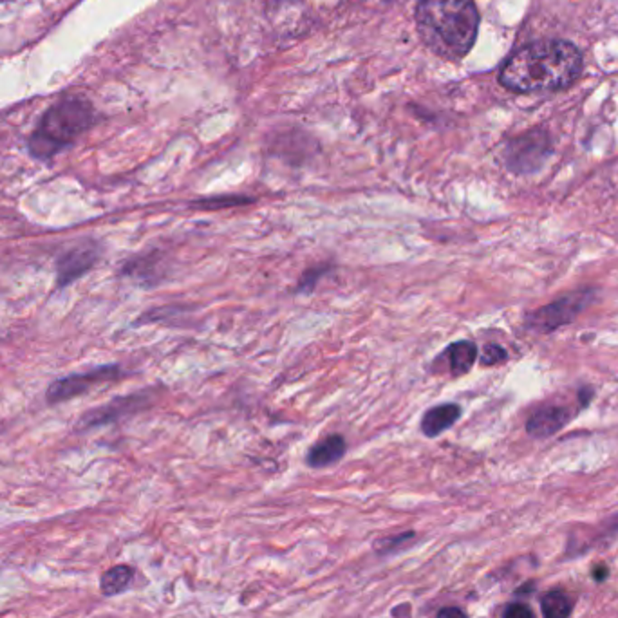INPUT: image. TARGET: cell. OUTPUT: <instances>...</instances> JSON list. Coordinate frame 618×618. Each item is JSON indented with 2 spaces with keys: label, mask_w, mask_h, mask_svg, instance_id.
Segmentation results:
<instances>
[{
  "label": "cell",
  "mask_w": 618,
  "mask_h": 618,
  "mask_svg": "<svg viewBox=\"0 0 618 618\" xmlns=\"http://www.w3.org/2000/svg\"><path fill=\"white\" fill-rule=\"evenodd\" d=\"M552 139L545 130H530L514 138L505 152V165L516 176H530L539 172L552 156Z\"/></svg>",
  "instance_id": "obj_5"
},
{
  "label": "cell",
  "mask_w": 618,
  "mask_h": 618,
  "mask_svg": "<svg viewBox=\"0 0 618 618\" xmlns=\"http://www.w3.org/2000/svg\"><path fill=\"white\" fill-rule=\"evenodd\" d=\"M100 255L101 246L92 239L80 241L78 244L71 246L56 261V288L63 290L65 286L85 275L89 270H92Z\"/></svg>",
  "instance_id": "obj_8"
},
{
  "label": "cell",
  "mask_w": 618,
  "mask_h": 618,
  "mask_svg": "<svg viewBox=\"0 0 618 618\" xmlns=\"http://www.w3.org/2000/svg\"><path fill=\"white\" fill-rule=\"evenodd\" d=\"M541 610L545 618H570L574 612V603L565 592L554 590L543 597Z\"/></svg>",
  "instance_id": "obj_15"
},
{
  "label": "cell",
  "mask_w": 618,
  "mask_h": 618,
  "mask_svg": "<svg viewBox=\"0 0 618 618\" xmlns=\"http://www.w3.org/2000/svg\"><path fill=\"white\" fill-rule=\"evenodd\" d=\"M152 391H139L125 396H118L109 404L90 409L78 420V431H90L96 427H105L109 423L119 422L127 416H132L152 404Z\"/></svg>",
  "instance_id": "obj_7"
},
{
  "label": "cell",
  "mask_w": 618,
  "mask_h": 618,
  "mask_svg": "<svg viewBox=\"0 0 618 618\" xmlns=\"http://www.w3.org/2000/svg\"><path fill=\"white\" fill-rule=\"evenodd\" d=\"M503 618H536V615L527 604H510Z\"/></svg>",
  "instance_id": "obj_20"
},
{
  "label": "cell",
  "mask_w": 618,
  "mask_h": 618,
  "mask_svg": "<svg viewBox=\"0 0 618 618\" xmlns=\"http://www.w3.org/2000/svg\"><path fill=\"white\" fill-rule=\"evenodd\" d=\"M125 373L118 364H109V366H101L85 373H74V375H67L63 378L54 380L45 393L47 404L54 405V404H63L69 402L72 398H78L83 393H89L90 389L103 385V384H110L116 382L119 378H123Z\"/></svg>",
  "instance_id": "obj_6"
},
{
  "label": "cell",
  "mask_w": 618,
  "mask_h": 618,
  "mask_svg": "<svg viewBox=\"0 0 618 618\" xmlns=\"http://www.w3.org/2000/svg\"><path fill=\"white\" fill-rule=\"evenodd\" d=\"M592 575H594V579H595L597 583H603V581L608 579L610 570H608V566H604V565H597V566L592 570Z\"/></svg>",
  "instance_id": "obj_22"
},
{
  "label": "cell",
  "mask_w": 618,
  "mask_h": 618,
  "mask_svg": "<svg viewBox=\"0 0 618 618\" xmlns=\"http://www.w3.org/2000/svg\"><path fill=\"white\" fill-rule=\"evenodd\" d=\"M413 539H414V532H404V534H398V536L382 537V539L375 541L373 548L380 556H389V554H395L398 547H405Z\"/></svg>",
  "instance_id": "obj_18"
},
{
  "label": "cell",
  "mask_w": 618,
  "mask_h": 618,
  "mask_svg": "<svg viewBox=\"0 0 618 618\" xmlns=\"http://www.w3.org/2000/svg\"><path fill=\"white\" fill-rule=\"evenodd\" d=\"M438 618H469L467 617V613L463 612V610H460V608H443V610H440V613H438Z\"/></svg>",
  "instance_id": "obj_21"
},
{
  "label": "cell",
  "mask_w": 618,
  "mask_h": 618,
  "mask_svg": "<svg viewBox=\"0 0 618 618\" xmlns=\"http://www.w3.org/2000/svg\"><path fill=\"white\" fill-rule=\"evenodd\" d=\"M132 579H134V570L130 566L127 565L112 566L100 577V592L105 597L121 595L132 585Z\"/></svg>",
  "instance_id": "obj_14"
},
{
  "label": "cell",
  "mask_w": 618,
  "mask_h": 618,
  "mask_svg": "<svg viewBox=\"0 0 618 618\" xmlns=\"http://www.w3.org/2000/svg\"><path fill=\"white\" fill-rule=\"evenodd\" d=\"M575 413L566 405H547L536 411L527 422V433L536 440H545L563 431Z\"/></svg>",
  "instance_id": "obj_10"
},
{
  "label": "cell",
  "mask_w": 618,
  "mask_h": 618,
  "mask_svg": "<svg viewBox=\"0 0 618 618\" xmlns=\"http://www.w3.org/2000/svg\"><path fill=\"white\" fill-rule=\"evenodd\" d=\"M119 273L143 288H154L166 277V261L161 250L138 253L121 264Z\"/></svg>",
  "instance_id": "obj_9"
},
{
  "label": "cell",
  "mask_w": 618,
  "mask_h": 618,
  "mask_svg": "<svg viewBox=\"0 0 618 618\" xmlns=\"http://www.w3.org/2000/svg\"><path fill=\"white\" fill-rule=\"evenodd\" d=\"M509 360V353L499 344H487L483 347V353L480 355V362L483 367H496Z\"/></svg>",
  "instance_id": "obj_19"
},
{
  "label": "cell",
  "mask_w": 618,
  "mask_h": 618,
  "mask_svg": "<svg viewBox=\"0 0 618 618\" xmlns=\"http://www.w3.org/2000/svg\"><path fill=\"white\" fill-rule=\"evenodd\" d=\"M583 69L581 51L565 40L530 43L510 56L499 81L514 92L559 90L572 85Z\"/></svg>",
  "instance_id": "obj_1"
},
{
  "label": "cell",
  "mask_w": 618,
  "mask_h": 618,
  "mask_svg": "<svg viewBox=\"0 0 618 618\" xmlns=\"http://www.w3.org/2000/svg\"><path fill=\"white\" fill-rule=\"evenodd\" d=\"M595 299L597 291L594 288H583L566 293L561 299L530 311L525 317V328L537 335H550L565 326H570L586 308L595 302Z\"/></svg>",
  "instance_id": "obj_4"
},
{
  "label": "cell",
  "mask_w": 618,
  "mask_h": 618,
  "mask_svg": "<svg viewBox=\"0 0 618 618\" xmlns=\"http://www.w3.org/2000/svg\"><path fill=\"white\" fill-rule=\"evenodd\" d=\"M445 358L449 360V371L454 378L465 376L472 371L480 358V349L472 340H458L445 349Z\"/></svg>",
  "instance_id": "obj_13"
},
{
  "label": "cell",
  "mask_w": 618,
  "mask_h": 618,
  "mask_svg": "<svg viewBox=\"0 0 618 618\" xmlns=\"http://www.w3.org/2000/svg\"><path fill=\"white\" fill-rule=\"evenodd\" d=\"M416 20L425 42L449 58L465 56L472 49L480 27L474 0H422Z\"/></svg>",
  "instance_id": "obj_2"
},
{
  "label": "cell",
  "mask_w": 618,
  "mask_h": 618,
  "mask_svg": "<svg viewBox=\"0 0 618 618\" xmlns=\"http://www.w3.org/2000/svg\"><path fill=\"white\" fill-rule=\"evenodd\" d=\"M255 199L248 197V195H232V194H224V195H215V197H203V199H195L190 203V206L194 210H226V208H235V206H242V204H252Z\"/></svg>",
  "instance_id": "obj_16"
},
{
  "label": "cell",
  "mask_w": 618,
  "mask_h": 618,
  "mask_svg": "<svg viewBox=\"0 0 618 618\" xmlns=\"http://www.w3.org/2000/svg\"><path fill=\"white\" fill-rule=\"evenodd\" d=\"M461 414H463V409L458 404L434 405L429 411H425V414L422 416L420 429L427 438L431 440L438 438L440 434L452 429L460 422Z\"/></svg>",
  "instance_id": "obj_11"
},
{
  "label": "cell",
  "mask_w": 618,
  "mask_h": 618,
  "mask_svg": "<svg viewBox=\"0 0 618 618\" xmlns=\"http://www.w3.org/2000/svg\"><path fill=\"white\" fill-rule=\"evenodd\" d=\"M96 119L94 109L85 100H63L52 105L33 130L27 147L36 159H49L72 145L78 136L92 127Z\"/></svg>",
  "instance_id": "obj_3"
},
{
  "label": "cell",
  "mask_w": 618,
  "mask_h": 618,
  "mask_svg": "<svg viewBox=\"0 0 618 618\" xmlns=\"http://www.w3.org/2000/svg\"><path fill=\"white\" fill-rule=\"evenodd\" d=\"M347 452V442L342 434H328L319 440L306 456V463L311 469H326L338 463Z\"/></svg>",
  "instance_id": "obj_12"
},
{
  "label": "cell",
  "mask_w": 618,
  "mask_h": 618,
  "mask_svg": "<svg viewBox=\"0 0 618 618\" xmlns=\"http://www.w3.org/2000/svg\"><path fill=\"white\" fill-rule=\"evenodd\" d=\"M335 266L331 262H320L315 266H309L299 279L295 286V293H313L317 284L333 270Z\"/></svg>",
  "instance_id": "obj_17"
}]
</instances>
